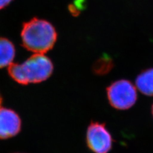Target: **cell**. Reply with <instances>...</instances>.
<instances>
[{
  "label": "cell",
  "instance_id": "obj_6",
  "mask_svg": "<svg viewBox=\"0 0 153 153\" xmlns=\"http://www.w3.org/2000/svg\"><path fill=\"white\" fill-rule=\"evenodd\" d=\"M137 88L142 94L148 97L153 96V68L143 71L135 80Z\"/></svg>",
  "mask_w": 153,
  "mask_h": 153
},
{
  "label": "cell",
  "instance_id": "obj_3",
  "mask_svg": "<svg viewBox=\"0 0 153 153\" xmlns=\"http://www.w3.org/2000/svg\"><path fill=\"white\" fill-rule=\"evenodd\" d=\"M107 98L111 106L117 110H127L137 102L135 86L128 80H119L107 88Z\"/></svg>",
  "mask_w": 153,
  "mask_h": 153
},
{
  "label": "cell",
  "instance_id": "obj_4",
  "mask_svg": "<svg viewBox=\"0 0 153 153\" xmlns=\"http://www.w3.org/2000/svg\"><path fill=\"white\" fill-rule=\"evenodd\" d=\"M86 143L93 153H108L113 146V138L105 123L92 121L86 131Z\"/></svg>",
  "mask_w": 153,
  "mask_h": 153
},
{
  "label": "cell",
  "instance_id": "obj_11",
  "mask_svg": "<svg viewBox=\"0 0 153 153\" xmlns=\"http://www.w3.org/2000/svg\"><path fill=\"white\" fill-rule=\"evenodd\" d=\"M152 116H153V104H152Z\"/></svg>",
  "mask_w": 153,
  "mask_h": 153
},
{
  "label": "cell",
  "instance_id": "obj_2",
  "mask_svg": "<svg viewBox=\"0 0 153 153\" xmlns=\"http://www.w3.org/2000/svg\"><path fill=\"white\" fill-rule=\"evenodd\" d=\"M52 61L45 54H34L21 64L8 66V74L22 85L40 83L46 80L53 72Z\"/></svg>",
  "mask_w": 153,
  "mask_h": 153
},
{
  "label": "cell",
  "instance_id": "obj_10",
  "mask_svg": "<svg viewBox=\"0 0 153 153\" xmlns=\"http://www.w3.org/2000/svg\"><path fill=\"white\" fill-rule=\"evenodd\" d=\"M1 103H2V98L1 97V95H0V108H1Z\"/></svg>",
  "mask_w": 153,
  "mask_h": 153
},
{
  "label": "cell",
  "instance_id": "obj_7",
  "mask_svg": "<svg viewBox=\"0 0 153 153\" xmlns=\"http://www.w3.org/2000/svg\"><path fill=\"white\" fill-rule=\"evenodd\" d=\"M16 56V49L11 41L0 37V68L10 65Z\"/></svg>",
  "mask_w": 153,
  "mask_h": 153
},
{
  "label": "cell",
  "instance_id": "obj_9",
  "mask_svg": "<svg viewBox=\"0 0 153 153\" xmlns=\"http://www.w3.org/2000/svg\"><path fill=\"white\" fill-rule=\"evenodd\" d=\"M12 1V0H0V10L8 6Z\"/></svg>",
  "mask_w": 153,
  "mask_h": 153
},
{
  "label": "cell",
  "instance_id": "obj_5",
  "mask_svg": "<svg viewBox=\"0 0 153 153\" xmlns=\"http://www.w3.org/2000/svg\"><path fill=\"white\" fill-rule=\"evenodd\" d=\"M21 128L22 121L17 112L12 109L0 108V140L16 137Z\"/></svg>",
  "mask_w": 153,
  "mask_h": 153
},
{
  "label": "cell",
  "instance_id": "obj_1",
  "mask_svg": "<svg viewBox=\"0 0 153 153\" xmlns=\"http://www.w3.org/2000/svg\"><path fill=\"white\" fill-rule=\"evenodd\" d=\"M23 47L34 54H45L57 40V32L52 24L33 18L24 24L21 33Z\"/></svg>",
  "mask_w": 153,
  "mask_h": 153
},
{
  "label": "cell",
  "instance_id": "obj_8",
  "mask_svg": "<svg viewBox=\"0 0 153 153\" xmlns=\"http://www.w3.org/2000/svg\"><path fill=\"white\" fill-rule=\"evenodd\" d=\"M112 66V61L111 59H109L108 57H103L97 62L96 65L94 66V69L97 74H103L111 70Z\"/></svg>",
  "mask_w": 153,
  "mask_h": 153
}]
</instances>
